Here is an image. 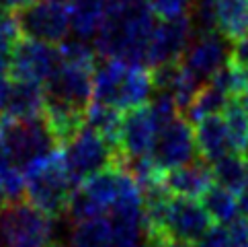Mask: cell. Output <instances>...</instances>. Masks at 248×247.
Here are the masks:
<instances>
[{
  "instance_id": "cell-1",
  "label": "cell",
  "mask_w": 248,
  "mask_h": 247,
  "mask_svg": "<svg viewBox=\"0 0 248 247\" xmlns=\"http://www.w3.org/2000/svg\"><path fill=\"white\" fill-rule=\"evenodd\" d=\"M62 62L43 85V118L64 148L86 124L94 97V70L101 56L84 39L60 46Z\"/></svg>"
},
{
  "instance_id": "cell-2",
  "label": "cell",
  "mask_w": 248,
  "mask_h": 247,
  "mask_svg": "<svg viewBox=\"0 0 248 247\" xmlns=\"http://www.w3.org/2000/svg\"><path fill=\"white\" fill-rule=\"evenodd\" d=\"M154 27L156 13L150 0H109L103 25L94 37V50L101 58L146 64Z\"/></svg>"
},
{
  "instance_id": "cell-3",
  "label": "cell",
  "mask_w": 248,
  "mask_h": 247,
  "mask_svg": "<svg viewBox=\"0 0 248 247\" xmlns=\"http://www.w3.org/2000/svg\"><path fill=\"white\" fill-rule=\"evenodd\" d=\"M154 91L152 72L146 64H129L113 58H101V64H96L94 101L125 113L146 105Z\"/></svg>"
},
{
  "instance_id": "cell-4",
  "label": "cell",
  "mask_w": 248,
  "mask_h": 247,
  "mask_svg": "<svg viewBox=\"0 0 248 247\" xmlns=\"http://www.w3.org/2000/svg\"><path fill=\"white\" fill-rule=\"evenodd\" d=\"M74 190L76 185L70 177L64 148H58L25 169L27 200L51 218L68 214Z\"/></svg>"
},
{
  "instance_id": "cell-5",
  "label": "cell",
  "mask_w": 248,
  "mask_h": 247,
  "mask_svg": "<svg viewBox=\"0 0 248 247\" xmlns=\"http://www.w3.org/2000/svg\"><path fill=\"white\" fill-rule=\"evenodd\" d=\"M58 148L62 146L43 113L31 118L0 113V153L23 171Z\"/></svg>"
},
{
  "instance_id": "cell-6",
  "label": "cell",
  "mask_w": 248,
  "mask_h": 247,
  "mask_svg": "<svg viewBox=\"0 0 248 247\" xmlns=\"http://www.w3.org/2000/svg\"><path fill=\"white\" fill-rule=\"evenodd\" d=\"M54 218L29 200H8L0 210V247H47Z\"/></svg>"
},
{
  "instance_id": "cell-7",
  "label": "cell",
  "mask_w": 248,
  "mask_h": 247,
  "mask_svg": "<svg viewBox=\"0 0 248 247\" xmlns=\"http://www.w3.org/2000/svg\"><path fill=\"white\" fill-rule=\"evenodd\" d=\"M64 155L74 185H80L91 175L121 163L117 148L101 132H96L94 128L86 126V124L64 146Z\"/></svg>"
},
{
  "instance_id": "cell-8",
  "label": "cell",
  "mask_w": 248,
  "mask_h": 247,
  "mask_svg": "<svg viewBox=\"0 0 248 247\" xmlns=\"http://www.w3.org/2000/svg\"><path fill=\"white\" fill-rule=\"evenodd\" d=\"M21 35L51 46H62L72 29L70 2L64 0H33L15 13Z\"/></svg>"
},
{
  "instance_id": "cell-9",
  "label": "cell",
  "mask_w": 248,
  "mask_h": 247,
  "mask_svg": "<svg viewBox=\"0 0 248 247\" xmlns=\"http://www.w3.org/2000/svg\"><path fill=\"white\" fill-rule=\"evenodd\" d=\"M150 157H152L154 165L160 171H170L199 159L193 124L185 116L172 120L168 126H164L158 132L154 151Z\"/></svg>"
},
{
  "instance_id": "cell-10",
  "label": "cell",
  "mask_w": 248,
  "mask_h": 247,
  "mask_svg": "<svg viewBox=\"0 0 248 247\" xmlns=\"http://www.w3.org/2000/svg\"><path fill=\"white\" fill-rule=\"evenodd\" d=\"M211 225H214V218L197 198L172 196L168 202L164 218V233L168 241L193 245L209 231Z\"/></svg>"
},
{
  "instance_id": "cell-11",
  "label": "cell",
  "mask_w": 248,
  "mask_h": 247,
  "mask_svg": "<svg viewBox=\"0 0 248 247\" xmlns=\"http://www.w3.org/2000/svg\"><path fill=\"white\" fill-rule=\"evenodd\" d=\"M230 58H232V39H228L219 31H209L193 35L181 62L195 78L207 83L219 68L228 64Z\"/></svg>"
},
{
  "instance_id": "cell-12",
  "label": "cell",
  "mask_w": 248,
  "mask_h": 247,
  "mask_svg": "<svg viewBox=\"0 0 248 247\" xmlns=\"http://www.w3.org/2000/svg\"><path fill=\"white\" fill-rule=\"evenodd\" d=\"M60 62V46H51V43L27 37L16 43L8 76L46 85L47 78L58 70Z\"/></svg>"
},
{
  "instance_id": "cell-13",
  "label": "cell",
  "mask_w": 248,
  "mask_h": 247,
  "mask_svg": "<svg viewBox=\"0 0 248 247\" xmlns=\"http://www.w3.org/2000/svg\"><path fill=\"white\" fill-rule=\"evenodd\" d=\"M158 132H160V128H158L148 103L123 113L119 140H117L121 163L152 155Z\"/></svg>"
},
{
  "instance_id": "cell-14",
  "label": "cell",
  "mask_w": 248,
  "mask_h": 247,
  "mask_svg": "<svg viewBox=\"0 0 248 247\" xmlns=\"http://www.w3.org/2000/svg\"><path fill=\"white\" fill-rule=\"evenodd\" d=\"M193 39V27L189 17L179 19H160L156 23L146 52V66L154 68L168 62L183 60L189 43Z\"/></svg>"
},
{
  "instance_id": "cell-15",
  "label": "cell",
  "mask_w": 248,
  "mask_h": 247,
  "mask_svg": "<svg viewBox=\"0 0 248 247\" xmlns=\"http://www.w3.org/2000/svg\"><path fill=\"white\" fill-rule=\"evenodd\" d=\"M164 185L174 196L185 198H201L211 185H214V171H211V163L205 159H195V161L176 167V169L164 171L162 175Z\"/></svg>"
},
{
  "instance_id": "cell-16",
  "label": "cell",
  "mask_w": 248,
  "mask_h": 247,
  "mask_svg": "<svg viewBox=\"0 0 248 247\" xmlns=\"http://www.w3.org/2000/svg\"><path fill=\"white\" fill-rule=\"evenodd\" d=\"M193 128H195V140H197L199 157L205 159L207 163H216L224 155L234 153L224 113H214V116L203 118Z\"/></svg>"
},
{
  "instance_id": "cell-17",
  "label": "cell",
  "mask_w": 248,
  "mask_h": 247,
  "mask_svg": "<svg viewBox=\"0 0 248 247\" xmlns=\"http://www.w3.org/2000/svg\"><path fill=\"white\" fill-rule=\"evenodd\" d=\"M2 113L6 116L31 118L43 113V85L8 76V91Z\"/></svg>"
},
{
  "instance_id": "cell-18",
  "label": "cell",
  "mask_w": 248,
  "mask_h": 247,
  "mask_svg": "<svg viewBox=\"0 0 248 247\" xmlns=\"http://www.w3.org/2000/svg\"><path fill=\"white\" fill-rule=\"evenodd\" d=\"M72 247H115V229L107 214L76 220L72 227Z\"/></svg>"
},
{
  "instance_id": "cell-19",
  "label": "cell",
  "mask_w": 248,
  "mask_h": 247,
  "mask_svg": "<svg viewBox=\"0 0 248 247\" xmlns=\"http://www.w3.org/2000/svg\"><path fill=\"white\" fill-rule=\"evenodd\" d=\"M109 0H70L72 13V31L78 39H91L99 33Z\"/></svg>"
},
{
  "instance_id": "cell-20",
  "label": "cell",
  "mask_w": 248,
  "mask_h": 247,
  "mask_svg": "<svg viewBox=\"0 0 248 247\" xmlns=\"http://www.w3.org/2000/svg\"><path fill=\"white\" fill-rule=\"evenodd\" d=\"M214 181L234 194L248 188V159L242 153H228L211 163Z\"/></svg>"
},
{
  "instance_id": "cell-21",
  "label": "cell",
  "mask_w": 248,
  "mask_h": 247,
  "mask_svg": "<svg viewBox=\"0 0 248 247\" xmlns=\"http://www.w3.org/2000/svg\"><path fill=\"white\" fill-rule=\"evenodd\" d=\"M232 101L226 91H221L217 85H214L211 81L203 83L201 89L195 95V99L191 101V105L187 107V111L183 113L193 126L197 124L199 120L207 118V116H214V113H224V109L228 107V103Z\"/></svg>"
},
{
  "instance_id": "cell-22",
  "label": "cell",
  "mask_w": 248,
  "mask_h": 247,
  "mask_svg": "<svg viewBox=\"0 0 248 247\" xmlns=\"http://www.w3.org/2000/svg\"><path fill=\"white\" fill-rule=\"evenodd\" d=\"M217 31L232 41L248 33V0H217Z\"/></svg>"
},
{
  "instance_id": "cell-23",
  "label": "cell",
  "mask_w": 248,
  "mask_h": 247,
  "mask_svg": "<svg viewBox=\"0 0 248 247\" xmlns=\"http://www.w3.org/2000/svg\"><path fill=\"white\" fill-rule=\"evenodd\" d=\"M203 206L207 208L209 216L214 218V223L217 225H230L232 220H236L240 216V210H238V196L234 192H230L221 185L214 183L211 188L201 196Z\"/></svg>"
},
{
  "instance_id": "cell-24",
  "label": "cell",
  "mask_w": 248,
  "mask_h": 247,
  "mask_svg": "<svg viewBox=\"0 0 248 247\" xmlns=\"http://www.w3.org/2000/svg\"><path fill=\"white\" fill-rule=\"evenodd\" d=\"M224 120L228 124V132L232 138L234 153H242L248 142V111L244 109V105L232 97V101L228 103V107L224 109Z\"/></svg>"
},
{
  "instance_id": "cell-25",
  "label": "cell",
  "mask_w": 248,
  "mask_h": 247,
  "mask_svg": "<svg viewBox=\"0 0 248 247\" xmlns=\"http://www.w3.org/2000/svg\"><path fill=\"white\" fill-rule=\"evenodd\" d=\"M19 41H21V29L15 15L0 11V72L8 74L15 48Z\"/></svg>"
},
{
  "instance_id": "cell-26",
  "label": "cell",
  "mask_w": 248,
  "mask_h": 247,
  "mask_svg": "<svg viewBox=\"0 0 248 247\" xmlns=\"http://www.w3.org/2000/svg\"><path fill=\"white\" fill-rule=\"evenodd\" d=\"M0 185L8 200H19L25 194V171L0 153Z\"/></svg>"
},
{
  "instance_id": "cell-27",
  "label": "cell",
  "mask_w": 248,
  "mask_h": 247,
  "mask_svg": "<svg viewBox=\"0 0 248 247\" xmlns=\"http://www.w3.org/2000/svg\"><path fill=\"white\" fill-rule=\"evenodd\" d=\"M158 19H179L189 17L195 0H150Z\"/></svg>"
},
{
  "instance_id": "cell-28",
  "label": "cell",
  "mask_w": 248,
  "mask_h": 247,
  "mask_svg": "<svg viewBox=\"0 0 248 247\" xmlns=\"http://www.w3.org/2000/svg\"><path fill=\"white\" fill-rule=\"evenodd\" d=\"M191 247H232L230 241V233L226 225H211V229L201 237L199 241H195Z\"/></svg>"
},
{
  "instance_id": "cell-29",
  "label": "cell",
  "mask_w": 248,
  "mask_h": 247,
  "mask_svg": "<svg viewBox=\"0 0 248 247\" xmlns=\"http://www.w3.org/2000/svg\"><path fill=\"white\" fill-rule=\"evenodd\" d=\"M228 233L232 247H248V218L238 216L236 220H232L228 225Z\"/></svg>"
},
{
  "instance_id": "cell-30",
  "label": "cell",
  "mask_w": 248,
  "mask_h": 247,
  "mask_svg": "<svg viewBox=\"0 0 248 247\" xmlns=\"http://www.w3.org/2000/svg\"><path fill=\"white\" fill-rule=\"evenodd\" d=\"M230 60H232L234 64L248 68V33L232 41V58Z\"/></svg>"
},
{
  "instance_id": "cell-31",
  "label": "cell",
  "mask_w": 248,
  "mask_h": 247,
  "mask_svg": "<svg viewBox=\"0 0 248 247\" xmlns=\"http://www.w3.org/2000/svg\"><path fill=\"white\" fill-rule=\"evenodd\" d=\"M31 2H33V0H0V11L15 15L16 11H21V8H25Z\"/></svg>"
},
{
  "instance_id": "cell-32",
  "label": "cell",
  "mask_w": 248,
  "mask_h": 247,
  "mask_svg": "<svg viewBox=\"0 0 248 247\" xmlns=\"http://www.w3.org/2000/svg\"><path fill=\"white\" fill-rule=\"evenodd\" d=\"M238 210H240V216L248 218V188L238 194Z\"/></svg>"
},
{
  "instance_id": "cell-33",
  "label": "cell",
  "mask_w": 248,
  "mask_h": 247,
  "mask_svg": "<svg viewBox=\"0 0 248 247\" xmlns=\"http://www.w3.org/2000/svg\"><path fill=\"white\" fill-rule=\"evenodd\" d=\"M236 99H238V101H240V103L244 105V109L248 111V89H246V91H244V93H242L240 97H236Z\"/></svg>"
},
{
  "instance_id": "cell-34",
  "label": "cell",
  "mask_w": 248,
  "mask_h": 247,
  "mask_svg": "<svg viewBox=\"0 0 248 247\" xmlns=\"http://www.w3.org/2000/svg\"><path fill=\"white\" fill-rule=\"evenodd\" d=\"M4 198H6V194H4V190H2V185H0V210H2V206L6 204Z\"/></svg>"
},
{
  "instance_id": "cell-35",
  "label": "cell",
  "mask_w": 248,
  "mask_h": 247,
  "mask_svg": "<svg viewBox=\"0 0 248 247\" xmlns=\"http://www.w3.org/2000/svg\"><path fill=\"white\" fill-rule=\"evenodd\" d=\"M47 247H64V245H62V243H56V241H54V243H49Z\"/></svg>"
},
{
  "instance_id": "cell-36",
  "label": "cell",
  "mask_w": 248,
  "mask_h": 247,
  "mask_svg": "<svg viewBox=\"0 0 248 247\" xmlns=\"http://www.w3.org/2000/svg\"><path fill=\"white\" fill-rule=\"evenodd\" d=\"M242 155H244V157L248 159V142H246V148H244V151H242Z\"/></svg>"
},
{
  "instance_id": "cell-37",
  "label": "cell",
  "mask_w": 248,
  "mask_h": 247,
  "mask_svg": "<svg viewBox=\"0 0 248 247\" xmlns=\"http://www.w3.org/2000/svg\"><path fill=\"white\" fill-rule=\"evenodd\" d=\"M64 2H70V0H64Z\"/></svg>"
},
{
  "instance_id": "cell-38",
  "label": "cell",
  "mask_w": 248,
  "mask_h": 247,
  "mask_svg": "<svg viewBox=\"0 0 248 247\" xmlns=\"http://www.w3.org/2000/svg\"><path fill=\"white\" fill-rule=\"evenodd\" d=\"M144 247H148V245H144Z\"/></svg>"
}]
</instances>
